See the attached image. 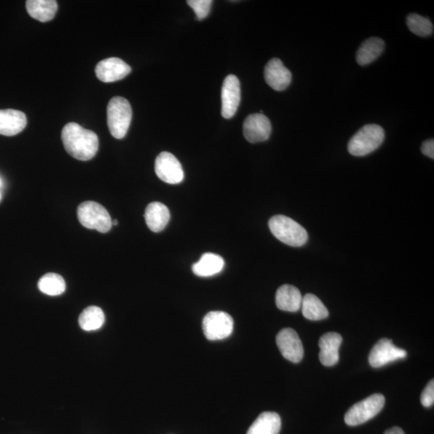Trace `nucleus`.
Returning <instances> with one entry per match:
<instances>
[{
  "label": "nucleus",
  "instance_id": "1",
  "mask_svg": "<svg viewBox=\"0 0 434 434\" xmlns=\"http://www.w3.org/2000/svg\"><path fill=\"white\" fill-rule=\"evenodd\" d=\"M62 139L65 150L70 156L81 161L91 160L98 151V135L75 122L65 125L62 132Z\"/></svg>",
  "mask_w": 434,
  "mask_h": 434
},
{
  "label": "nucleus",
  "instance_id": "2",
  "mask_svg": "<svg viewBox=\"0 0 434 434\" xmlns=\"http://www.w3.org/2000/svg\"><path fill=\"white\" fill-rule=\"evenodd\" d=\"M269 227L272 234L285 245L301 247L308 241L307 230L288 217L273 216L270 219Z\"/></svg>",
  "mask_w": 434,
  "mask_h": 434
},
{
  "label": "nucleus",
  "instance_id": "3",
  "mask_svg": "<svg viewBox=\"0 0 434 434\" xmlns=\"http://www.w3.org/2000/svg\"><path fill=\"white\" fill-rule=\"evenodd\" d=\"M384 137V130L379 125H365L350 139L348 152L354 156H365L378 149L383 144Z\"/></svg>",
  "mask_w": 434,
  "mask_h": 434
},
{
  "label": "nucleus",
  "instance_id": "4",
  "mask_svg": "<svg viewBox=\"0 0 434 434\" xmlns=\"http://www.w3.org/2000/svg\"><path fill=\"white\" fill-rule=\"evenodd\" d=\"M132 120V105L126 98H113L107 106V123L110 132L117 139L127 135Z\"/></svg>",
  "mask_w": 434,
  "mask_h": 434
},
{
  "label": "nucleus",
  "instance_id": "5",
  "mask_svg": "<svg viewBox=\"0 0 434 434\" xmlns=\"http://www.w3.org/2000/svg\"><path fill=\"white\" fill-rule=\"evenodd\" d=\"M77 217L84 227L102 234L109 232L113 226L108 211L97 202H83L77 209Z\"/></svg>",
  "mask_w": 434,
  "mask_h": 434
},
{
  "label": "nucleus",
  "instance_id": "6",
  "mask_svg": "<svg viewBox=\"0 0 434 434\" xmlns=\"http://www.w3.org/2000/svg\"><path fill=\"white\" fill-rule=\"evenodd\" d=\"M385 398L382 394H373L356 403L345 414V422L350 426H358L372 419L382 411Z\"/></svg>",
  "mask_w": 434,
  "mask_h": 434
},
{
  "label": "nucleus",
  "instance_id": "7",
  "mask_svg": "<svg viewBox=\"0 0 434 434\" xmlns=\"http://www.w3.org/2000/svg\"><path fill=\"white\" fill-rule=\"evenodd\" d=\"M234 319L224 312H211L203 320V331L209 341H222L231 336L234 331Z\"/></svg>",
  "mask_w": 434,
  "mask_h": 434
},
{
  "label": "nucleus",
  "instance_id": "8",
  "mask_svg": "<svg viewBox=\"0 0 434 434\" xmlns=\"http://www.w3.org/2000/svg\"><path fill=\"white\" fill-rule=\"evenodd\" d=\"M154 170L160 180L169 184L181 183L184 179V172L179 160L171 153H160L154 164Z\"/></svg>",
  "mask_w": 434,
  "mask_h": 434
},
{
  "label": "nucleus",
  "instance_id": "9",
  "mask_svg": "<svg viewBox=\"0 0 434 434\" xmlns=\"http://www.w3.org/2000/svg\"><path fill=\"white\" fill-rule=\"evenodd\" d=\"M406 350L395 346L389 338H382L372 348L368 361L372 367H382L391 362L406 358Z\"/></svg>",
  "mask_w": 434,
  "mask_h": 434
},
{
  "label": "nucleus",
  "instance_id": "10",
  "mask_svg": "<svg viewBox=\"0 0 434 434\" xmlns=\"http://www.w3.org/2000/svg\"><path fill=\"white\" fill-rule=\"evenodd\" d=\"M276 343L285 359L295 364L302 360L304 350L298 333L294 329H285L279 331Z\"/></svg>",
  "mask_w": 434,
  "mask_h": 434
},
{
  "label": "nucleus",
  "instance_id": "11",
  "mask_svg": "<svg viewBox=\"0 0 434 434\" xmlns=\"http://www.w3.org/2000/svg\"><path fill=\"white\" fill-rule=\"evenodd\" d=\"M271 130L269 118L260 113L249 115L243 124L244 136L251 144L268 140Z\"/></svg>",
  "mask_w": 434,
  "mask_h": 434
},
{
  "label": "nucleus",
  "instance_id": "12",
  "mask_svg": "<svg viewBox=\"0 0 434 434\" xmlns=\"http://www.w3.org/2000/svg\"><path fill=\"white\" fill-rule=\"evenodd\" d=\"M222 116L226 120L233 118L241 103V85L237 77L233 74L226 76L222 91Z\"/></svg>",
  "mask_w": 434,
  "mask_h": 434
},
{
  "label": "nucleus",
  "instance_id": "13",
  "mask_svg": "<svg viewBox=\"0 0 434 434\" xmlns=\"http://www.w3.org/2000/svg\"><path fill=\"white\" fill-rule=\"evenodd\" d=\"M130 72H132V68L130 65L118 57L105 59L100 62L95 68V73L98 79L105 83L120 81Z\"/></svg>",
  "mask_w": 434,
  "mask_h": 434
},
{
  "label": "nucleus",
  "instance_id": "14",
  "mask_svg": "<svg viewBox=\"0 0 434 434\" xmlns=\"http://www.w3.org/2000/svg\"><path fill=\"white\" fill-rule=\"evenodd\" d=\"M265 79L273 90L283 91L290 85L292 74L280 59L273 58L265 67Z\"/></svg>",
  "mask_w": 434,
  "mask_h": 434
},
{
  "label": "nucleus",
  "instance_id": "15",
  "mask_svg": "<svg viewBox=\"0 0 434 434\" xmlns=\"http://www.w3.org/2000/svg\"><path fill=\"white\" fill-rule=\"evenodd\" d=\"M343 338L336 332L326 333L320 338L319 360L326 367L335 366L340 360V348Z\"/></svg>",
  "mask_w": 434,
  "mask_h": 434
},
{
  "label": "nucleus",
  "instance_id": "16",
  "mask_svg": "<svg viewBox=\"0 0 434 434\" xmlns=\"http://www.w3.org/2000/svg\"><path fill=\"white\" fill-rule=\"evenodd\" d=\"M26 126L25 113L13 109L0 110V135L14 136L20 134Z\"/></svg>",
  "mask_w": 434,
  "mask_h": 434
},
{
  "label": "nucleus",
  "instance_id": "17",
  "mask_svg": "<svg viewBox=\"0 0 434 434\" xmlns=\"http://www.w3.org/2000/svg\"><path fill=\"white\" fill-rule=\"evenodd\" d=\"M144 217L148 228L154 233H159L168 225L171 214L165 205L160 202H153L147 207Z\"/></svg>",
  "mask_w": 434,
  "mask_h": 434
},
{
  "label": "nucleus",
  "instance_id": "18",
  "mask_svg": "<svg viewBox=\"0 0 434 434\" xmlns=\"http://www.w3.org/2000/svg\"><path fill=\"white\" fill-rule=\"evenodd\" d=\"M302 296L294 285H283L277 290L276 305L283 312H296L302 306Z\"/></svg>",
  "mask_w": 434,
  "mask_h": 434
},
{
  "label": "nucleus",
  "instance_id": "19",
  "mask_svg": "<svg viewBox=\"0 0 434 434\" xmlns=\"http://www.w3.org/2000/svg\"><path fill=\"white\" fill-rule=\"evenodd\" d=\"M281 428L280 416L275 412H264L249 427L246 434H278Z\"/></svg>",
  "mask_w": 434,
  "mask_h": 434
},
{
  "label": "nucleus",
  "instance_id": "20",
  "mask_svg": "<svg viewBox=\"0 0 434 434\" xmlns=\"http://www.w3.org/2000/svg\"><path fill=\"white\" fill-rule=\"evenodd\" d=\"M224 266V261L221 256L206 253L193 265V271L196 276L207 278L217 275Z\"/></svg>",
  "mask_w": 434,
  "mask_h": 434
},
{
  "label": "nucleus",
  "instance_id": "21",
  "mask_svg": "<svg viewBox=\"0 0 434 434\" xmlns=\"http://www.w3.org/2000/svg\"><path fill=\"white\" fill-rule=\"evenodd\" d=\"M28 13L40 22H49L55 17L57 3L55 0H28L26 2Z\"/></svg>",
  "mask_w": 434,
  "mask_h": 434
},
{
  "label": "nucleus",
  "instance_id": "22",
  "mask_svg": "<svg viewBox=\"0 0 434 434\" xmlns=\"http://www.w3.org/2000/svg\"><path fill=\"white\" fill-rule=\"evenodd\" d=\"M384 47L385 44L382 39L378 38L367 39L361 45L356 53V61L361 67L370 64L382 55Z\"/></svg>",
  "mask_w": 434,
  "mask_h": 434
},
{
  "label": "nucleus",
  "instance_id": "23",
  "mask_svg": "<svg viewBox=\"0 0 434 434\" xmlns=\"http://www.w3.org/2000/svg\"><path fill=\"white\" fill-rule=\"evenodd\" d=\"M301 308L303 316L309 320H323L329 316V312L323 302L312 294L303 297Z\"/></svg>",
  "mask_w": 434,
  "mask_h": 434
},
{
  "label": "nucleus",
  "instance_id": "24",
  "mask_svg": "<svg viewBox=\"0 0 434 434\" xmlns=\"http://www.w3.org/2000/svg\"><path fill=\"white\" fill-rule=\"evenodd\" d=\"M105 314L98 307L91 306L85 309L79 316V322L82 330L86 331H97L105 323Z\"/></svg>",
  "mask_w": 434,
  "mask_h": 434
},
{
  "label": "nucleus",
  "instance_id": "25",
  "mask_svg": "<svg viewBox=\"0 0 434 434\" xmlns=\"http://www.w3.org/2000/svg\"><path fill=\"white\" fill-rule=\"evenodd\" d=\"M38 288L41 292L47 295L58 296L64 292L67 284L61 275L55 273H49L40 278Z\"/></svg>",
  "mask_w": 434,
  "mask_h": 434
},
{
  "label": "nucleus",
  "instance_id": "26",
  "mask_svg": "<svg viewBox=\"0 0 434 434\" xmlns=\"http://www.w3.org/2000/svg\"><path fill=\"white\" fill-rule=\"evenodd\" d=\"M409 30L419 37H429L433 33V25L429 18L418 14H409L406 19Z\"/></svg>",
  "mask_w": 434,
  "mask_h": 434
},
{
  "label": "nucleus",
  "instance_id": "27",
  "mask_svg": "<svg viewBox=\"0 0 434 434\" xmlns=\"http://www.w3.org/2000/svg\"><path fill=\"white\" fill-rule=\"evenodd\" d=\"M187 3L194 10L199 21L205 19L210 13L212 0H188Z\"/></svg>",
  "mask_w": 434,
  "mask_h": 434
},
{
  "label": "nucleus",
  "instance_id": "28",
  "mask_svg": "<svg viewBox=\"0 0 434 434\" xmlns=\"http://www.w3.org/2000/svg\"><path fill=\"white\" fill-rule=\"evenodd\" d=\"M422 406L426 408L431 407L434 402V380L432 379L422 392L421 396Z\"/></svg>",
  "mask_w": 434,
  "mask_h": 434
},
{
  "label": "nucleus",
  "instance_id": "29",
  "mask_svg": "<svg viewBox=\"0 0 434 434\" xmlns=\"http://www.w3.org/2000/svg\"><path fill=\"white\" fill-rule=\"evenodd\" d=\"M421 152L425 154V156L434 159V140L429 139L426 140L422 144L421 146Z\"/></svg>",
  "mask_w": 434,
  "mask_h": 434
},
{
  "label": "nucleus",
  "instance_id": "30",
  "mask_svg": "<svg viewBox=\"0 0 434 434\" xmlns=\"http://www.w3.org/2000/svg\"><path fill=\"white\" fill-rule=\"evenodd\" d=\"M384 434H406L404 433L401 428L399 427H392L391 429L386 430Z\"/></svg>",
  "mask_w": 434,
  "mask_h": 434
},
{
  "label": "nucleus",
  "instance_id": "31",
  "mask_svg": "<svg viewBox=\"0 0 434 434\" xmlns=\"http://www.w3.org/2000/svg\"><path fill=\"white\" fill-rule=\"evenodd\" d=\"M118 224V222L117 219H115V221H112V225L117 226Z\"/></svg>",
  "mask_w": 434,
  "mask_h": 434
},
{
  "label": "nucleus",
  "instance_id": "32",
  "mask_svg": "<svg viewBox=\"0 0 434 434\" xmlns=\"http://www.w3.org/2000/svg\"><path fill=\"white\" fill-rule=\"evenodd\" d=\"M0 186H1V181H0Z\"/></svg>",
  "mask_w": 434,
  "mask_h": 434
},
{
  "label": "nucleus",
  "instance_id": "33",
  "mask_svg": "<svg viewBox=\"0 0 434 434\" xmlns=\"http://www.w3.org/2000/svg\"><path fill=\"white\" fill-rule=\"evenodd\" d=\"M0 198H1V195H0Z\"/></svg>",
  "mask_w": 434,
  "mask_h": 434
}]
</instances>
